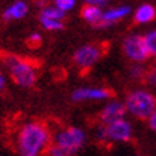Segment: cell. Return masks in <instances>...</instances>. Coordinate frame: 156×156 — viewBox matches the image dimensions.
<instances>
[{"instance_id":"6da1fadb","label":"cell","mask_w":156,"mask_h":156,"mask_svg":"<svg viewBox=\"0 0 156 156\" xmlns=\"http://www.w3.org/2000/svg\"><path fill=\"white\" fill-rule=\"evenodd\" d=\"M52 145V132L46 123L32 120L23 123L14 136V149L19 156H44Z\"/></svg>"},{"instance_id":"7a4b0ae2","label":"cell","mask_w":156,"mask_h":156,"mask_svg":"<svg viewBox=\"0 0 156 156\" xmlns=\"http://www.w3.org/2000/svg\"><path fill=\"white\" fill-rule=\"evenodd\" d=\"M126 113L139 120H147L156 109V98L146 90H135L125 100Z\"/></svg>"},{"instance_id":"3957f363","label":"cell","mask_w":156,"mask_h":156,"mask_svg":"<svg viewBox=\"0 0 156 156\" xmlns=\"http://www.w3.org/2000/svg\"><path fill=\"white\" fill-rule=\"evenodd\" d=\"M87 140V135L82 128L77 126H67V128L59 129L52 136V143L59 146L66 152L69 156L76 155L85 146Z\"/></svg>"},{"instance_id":"277c9868","label":"cell","mask_w":156,"mask_h":156,"mask_svg":"<svg viewBox=\"0 0 156 156\" xmlns=\"http://www.w3.org/2000/svg\"><path fill=\"white\" fill-rule=\"evenodd\" d=\"M95 136L102 143H126L133 136V126L129 120L120 119L109 125H100L96 129Z\"/></svg>"},{"instance_id":"5b68a950","label":"cell","mask_w":156,"mask_h":156,"mask_svg":"<svg viewBox=\"0 0 156 156\" xmlns=\"http://www.w3.org/2000/svg\"><path fill=\"white\" fill-rule=\"evenodd\" d=\"M5 65L10 72L12 80L22 87H32L36 83V70L33 65L27 60L19 59L16 56H7L5 59Z\"/></svg>"},{"instance_id":"8992f818","label":"cell","mask_w":156,"mask_h":156,"mask_svg":"<svg viewBox=\"0 0 156 156\" xmlns=\"http://www.w3.org/2000/svg\"><path fill=\"white\" fill-rule=\"evenodd\" d=\"M103 55V50L99 44H85L75 52L73 60L79 69H90Z\"/></svg>"},{"instance_id":"52a82bcc","label":"cell","mask_w":156,"mask_h":156,"mask_svg":"<svg viewBox=\"0 0 156 156\" xmlns=\"http://www.w3.org/2000/svg\"><path fill=\"white\" fill-rule=\"evenodd\" d=\"M123 52L125 55L132 59L133 62H145L149 57L147 49L143 42V36H137V34H132L123 40Z\"/></svg>"},{"instance_id":"ba28073f","label":"cell","mask_w":156,"mask_h":156,"mask_svg":"<svg viewBox=\"0 0 156 156\" xmlns=\"http://www.w3.org/2000/svg\"><path fill=\"white\" fill-rule=\"evenodd\" d=\"M125 115H126L125 103L110 102L102 109V112L99 113V120L102 125H109V123H113L116 120L125 119Z\"/></svg>"},{"instance_id":"9c48e42d","label":"cell","mask_w":156,"mask_h":156,"mask_svg":"<svg viewBox=\"0 0 156 156\" xmlns=\"http://www.w3.org/2000/svg\"><path fill=\"white\" fill-rule=\"evenodd\" d=\"M110 96H112V92L105 87H82L76 90L72 98L76 102H82V100H102L108 99Z\"/></svg>"},{"instance_id":"30bf717a","label":"cell","mask_w":156,"mask_h":156,"mask_svg":"<svg viewBox=\"0 0 156 156\" xmlns=\"http://www.w3.org/2000/svg\"><path fill=\"white\" fill-rule=\"evenodd\" d=\"M130 12V7L129 6H119V7H115V9H110L108 12H103V17H102V24L100 27H106V26H110L112 23L120 20L122 17H125L126 14H129Z\"/></svg>"},{"instance_id":"8fae6325","label":"cell","mask_w":156,"mask_h":156,"mask_svg":"<svg viewBox=\"0 0 156 156\" xmlns=\"http://www.w3.org/2000/svg\"><path fill=\"white\" fill-rule=\"evenodd\" d=\"M82 17L89 24H93V26L100 27L103 12L100 10V7H96V6H92V5H85L83 9H82Z\"/></svg>"},{"instance_id":"7c38bea8","label":"cell","mask_w":156,"mask_h":156,"mask_svg":"<svg viewBox=\"0 0 156 156\" xmlns=\"http://www.w3.org/2000/svg\"><path fill=\"white\" fill-rule=\"evenodd\" d=\"M27 5L24 2H14L12 6H9L3 13L5 20H16V19H22L27 14Z\"/></svg>"},{"instance_id":"4fadbf2b","label":"cell","mask_w":156,"mask_h":156,"mask_svg":"<svg viewBox=\"0 0 156 156\" xmlns=\"http://www.w3.org/2000/svg\"><path fill=\"white\" fill-rule=\"evenodd\" d=\"M156 10L152 5H142L135 13V22L136 23H149L155 19Z\"/></svg>"},{"instance_id":"5bb4252c","label":"cell","mask_w":156,"mask_h":156,"mask_svg":"<svg viewBox=\"0 0 156 156\" xmlns=\"http://www.w3.org/2000/svg\"><path fill=\"white\" fill-rule=\"evenodd\" d=\"M65 19V12L57 9L56 6H46L40 12V20H57L63 22Z\"/></svg>"},{"instance_id":"9a60e30c","label":"cell","mask_w":156,"mask_h":156,"mask_svg":"<svg viewBox=\"0 0 156 156\" xmlns=\"http://www.w3.org/2000/svg\"><path fill=\"white\" fill-rule=\"evenodd\" d=\"M143 42L147 49L149 56H156V30H151L143 36Z\"/></svg>"},{"instance_id":"2e32d148","label":"cell","mask_w":156,"mask_h":156,"mask_svg":"<svg viewBox=\"0 0 156 156\" xmlns=\"http://www.w3.org/2000/svg\"><path fill=\"white\" fill-rule=\"evenodd\" d=\"M40 23L46 30H60V29H63V22H57V20H40Z\"/></svg>"},{"instance_id":"e0dca14e","label":"cell","mask_w":156,"mask_h":156,"mask_svg":"<svg viewBox=\"0 0 156 156\" xmlns=\"http://www.w3.org/2000/svg\"><path fill=\"white\" fill-rule=\"evenodd\" d=\"M75 3H76V0H55V6H56L57 9H60L62 12L72 10Z\"/></svg>"},{"instance_id":"ac0fdd59","label":"cell","mask_w":156,"mask_h":156,"mask_svg":"<svg viewBox=\"0 0 156 156\" xmlns=\"http://www.w3.org/2000/svg\"><path fill=\"white\" fill-rule=\"evenodd\" d=\"M48 156H69L66 153V152L63 151V149H60L59 146H56V145H50V147L48 149V153H46Z\"/></svg>"},{"instance_id":"d6986e66","label":"cell","mask_w":156,"mask_h":156,"mask_svg":"<svg viewBox=\"0 0 156 156\" xmlns=\"http://www.w3.org/2000/svg\"><path fill=\"white\" fill-rule=\"evenodd\" d=\"M42 43V36L39 33H33L30 34V37H29V44L30 46H39Z\"/></svg>"},{"instance_id":"ffe728a7","label":"cell","mask_w":156,"mask_h":156,"mask_svg":"<svg viewBox=\"0 0 156 156\" xmlns=\"http://www.w3.org/2000/svg\"><path fill=\"white\" fill-rule=\"evenodd\" d=\"M130 75H132V77H137V79H140V77H145V70H143L140 66H135L130 70Z\"/></svg>"},{"instance_id":"44dd1931","label":"cell","mask_w":156,"mask_h":156,"mask_svg":"<svg viewBox=\"0 0 156 156\" xmlns=\"http://www.w3.org/2000/svg\"><path fill=\"white\" fill-rule=\"evenodd\" d=\"M147 126H149V129H151L152 132L156 133V109H155V112L151 115V118L147 119Z\"/></svg>"},{"instance_id":"7402d4cb","label":"cell","mask_w":156,"mask_h":156,"mask_svg":"<svg viewBox=\"0 0 156 156\" xmlns=\"http://www.w3.org/2000/svg\"><path fill=\"white\" fill-rule=\"evenodd\" d=\"M145 77H146L147 83H151V85L156 86V69H153V70H151V72H147L146 75H145Z\"/></svg>"},{"instance_id":"603a6c76","label":"cell","mask_w":156,"mask_h":156,"mask_svg":"<svg viewBox=\"0 0 156 156\" xmlns=\"http://www.w3.org/2000/svg\"><path fill=\"white\" fill-rule=\"evenodd\" d=\"M109 0H86V5H92L96 6V7H100V6H105Z\"/></svg>"},{"instance_id":"cb8c5ba5","label":"cell","mask_w":156,"mask_h":156,"mask_svg":"<svg viewBox=\"0 0 156 156\" xmlns=\"http://www.w3.org/2000/svg\"><path fill=\"white\" fill-rule=\"evenodd\" d=\"M5 85H6V79L3 76V73H2V70H0V90L5 89Z\"/></svg>"}]
</instances>
